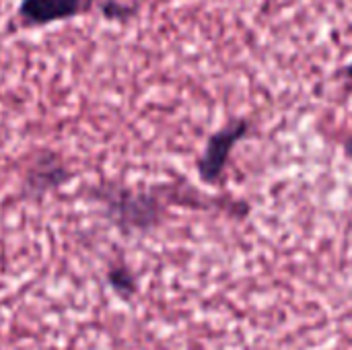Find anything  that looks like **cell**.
<instances>
[{"instance_id":"obj_5","label":"cell","mask_w":352,"mask_h":350,"mask_svg":"<svg viewBox=\"0 0 352 350\" xmlns=\"http://www.w3.org/2000/svg\"><path fill=\"white\" fill-rule=\"evenodd\" d=\"M344 153H346V157H349V159H352V136L344 140Z\"/></svg>"},{"instance_id":"obj_2","label":"cell","mask_w":352,"mask_h":350,"mask_svg":"<svg viewBox=\"0 0 352 350\" xmlns=\"http://www.w3.org/2000/svg\"><path fill=\"white\" fill-rule=\"evenodd\" d=\"M111 212V217L130 229H148L159 221V204L155 198L144 194H134L128 190H111L103 200Z\"/></svg>"},{"instance_id":"obj_6","label":"cell","mask_w":352,"mask_h":350,"mask_svg":"<svg viewBox=\"0 0 352 350\" xmlns=\"http://www.w3.org/2000/svg\"><path fill=\"white\" fill-rule=\"evenodd\" d=\"M342 74H344V78H346L349 83H352V62H351V64H346V66H344Z\"/></svg>"},{"instance_id":"obj_4","label":"cell","mask_w":352,"mask_h":350,"mask_svg":"<svg viewBox=\"0 0 352 350\" xmlns=\"http://www.w3.org/2000/svg\"><path fill=\"white\" fill-rule=\"evenodd\" d=\"M109 283L111 287L120 293V295H132L136 291V283H134V276L126 270V268H113L109 272Z\"/></svg>"},{"instance_id":"obj_1","label":"cell","mask_w":352,"mask_h":350,"mask_svg":"<svg viewBox=\"0 0 352 350\" xmlns=\"http://www.w3.org/2000/svg\"><path fill=\"white\" fill-rule=\"evenodd\" d=\"M250 132V122L248 120H237L231 122L229 126L217 130L208 140L206 146L198 159V175L204 184L214 186L223 179V173L227 169L231 151L239 140H243Z\"/></svg>"},{"instance_id":"obj_3","label":"cell","mask_w":352,"mask_h":350,"mask_svg":"<svg viewBox=\"0 0 352 350\" xmlns=\"http://www.w3.org/2000/svg\"><path fill=\"white\" fill-rule=\"evenodd\" d=\"M93 0H21L19 19L27 27H43L78 17Z\"/></svg>"}]
</instances>
